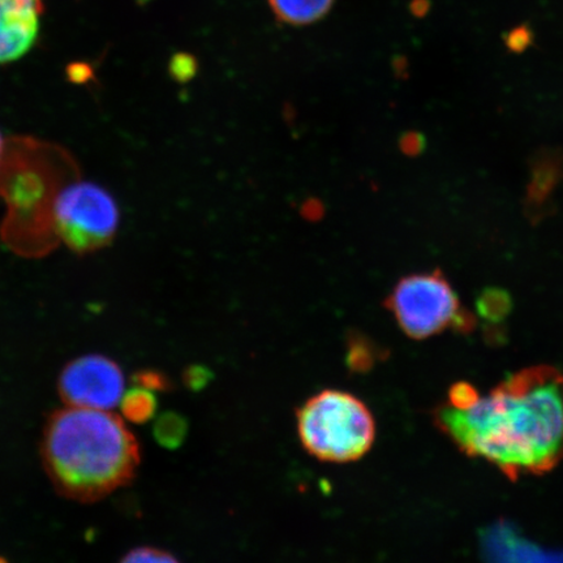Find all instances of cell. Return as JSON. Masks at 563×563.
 <instances>
[{"label": "cell", "instance_id": "1", "mask_svg": "<svg viewBox=\"0 0 563 563\" xmlns=\"http://www.w3.org/2000/svg\"><path fill=\"white\" fill-rule=\"evenodd\" d=\"M434 421L462 452L511 481L543 475L563 460V373L548 365L519 371L473 404L441 405Z\"/></svg>", "mask_w": 563, "mask_h": 563}, {"label": "cell", "instance_id": "2", "mask_svg": "<svg viewBox=\"0 0 563 563\" xmlns=\"http://www.w3.org/2000/svg\"><path fill=\"white\" fill-rule=\"evenodd\" d=\"M41 454L55 490L81 504L132 483L141 462L139 441L118 415L79 407L48 418Z\"/></svg>", "mask_w": 563, "mask_h": 563}, {"label": "cell", "instance_id": "3", "mask_svg": "<svg viewBox=\"0 0 563 563\" xmlns=\"http://www.w3.org/2000/svg\"><path fill=\"white\" fill-rule=\"evenodd\" d=\"M302 449L323 463L362 460L376 441V421L367 405L347 391L327 389L297 411Z\"/></svg>", "mask_w": 563, "mask_h": 563}, {"label": "cell", "instance_id": "4", "mask_svg": "<svg viewBox=\"0 0 563 563\" xmlns=\"http://www.w3.org/2000/svg\"><path fill=\"white\" fill-rule=\"evenodd\" d=\"M398 327L411 340H428L448 329L470 332L474 317L464 311L460 298L441 271L410 274L394 286L385 300Z\"/></svg>", "mask_w": 563, "mask_h": 563}, {"label": "cell", "instance_id": "5", "mask_svg": "<svg viewBox=\"0 0 563 563\" xmlns=\"http://www.w3.org/2000/svg\"><path fill=\"white\" fill-rule=\"evenodd\" d=\"M54 218L63 242L82 255L109 245L121 220L114 197L90 181L63 189L54 203Z\"/></svg>", "mask_w": 563, "mask_h": 563}, {"label": "cell", "instance_id": "6", "mask_svg": "<svg viewBox=\"0 0 563 563\" xmlns=\"http://www.w3.org/2000/svg\"><path fill=\"white\" fill-rule=\"evenodd\" d=\"M58 390L69 407L109 411L121 404L124 375L119 364L102 355L75 358L62 371Z\"/></svg>", "mask_w": 563, "mask_h": 563}, {"label": "cell", "instance_id": "7", "mask_svg": "<svg viewBox=\"0 0 563 563\" xmlns=\"http://www.w3.org/2000/svg\"><path fill=\"white\" fill-rule=\"evenodd\" d=\"M44 0H0V65L23 58L38 37Z\"/></svg>", "mask_w": 563, "mask_h": 563}, {"label": "cell", "instance_id": "8", "mask_svg": "<svg viewBox=\"0 0 563 563\" xmlns=\"http://www.w3.org/2000/svg\"><path fill=\"white\" fill-rule=\"evenodd\" d=\"M563 181V152L544 147L531 159L530 181L525 200L526 216L537 223L552 209V199Z\"/></svg>", "mask_w": 563, "mask_h": 563}, {"label": "cell", "instance_id": "9", "mask_svg": "<svg viewBox=\"0 0 563 563\" xmlns=\"http://www.w3.org/2000/svg\"><path fill=\"white\" fill-rule=\"evenodd\" d=\"M269 4L278 20L301 26L325 16L332 10L334 0H269Z\"/></svg>", "mask_w": 563, "mask_h": 563}, {"label": "cell", "instance_id": "10", "mask_svg": "<svg viewBox=\"0 0 563 563\" xmlns=\"http://www.w3.org/2000/svg\"><path fill=\"white\" fill-rule=\"evenodd\" d=\"M487 551L492 555H496L498 560H543L544 552L540 549L528 544L527 541L519 539L514 534L510 528L498 526L493 528L485 541Z\"/></svg>", "mask_w": 563, "mask_h": 563}, {"label": "cell", "instance_id": "11", "mask_svg": "<svg viewBox=\"0 0 563 563\" xmlns=\"http://www.w3.org/2000/svg\"><path fill=\"white\" fill-rule=\"evenodd\" d=\"M383 356V352L369 338L361 333H352L347 336L344 363L352 373L363 375V373L369 372L382 361Z\"/></svg>", "mask_w": 563, "mask_h": 563}, {"label": "cell", "instance_id": "12", "mask_svg": "<svg viewBox=\"0 0 563 563\" xmlns=\"http://www.w3.org/2000/svg\"><path fill=\"white\" fill-rule=\"evenodd\" d=\"M123 417L133 424H145L156 417L158 400L154 391L135 386L123 394L121 399Z\"/></svg>", "mask_w": 563, "mask_h": 563}, {"label": "cell", "instance_id": "13", "mask_svg": "<svg viewBox=\"0 0 563 563\" xmlns=\"http://www.w3.org/2000/svg\"><path fill=\"white\" fill-rule=\"evenodd\" d=\"M188 431V420L178 412L168 411L159 415L154 422L153 438L159 446L176 450L186 441Z\"/></svg>", "mask_w": 563, "mask_h": 563}, {"label": "cell", "instance_id": "14", "mask_svg": "<svg viewBox=\"0 0 563 563\" xmlns=\"http://www.w3.org/2000/svg\"><path fill=\"white\" fill-rule=\"evenodd\" d=\"M131 379L133 385L152 391L167 393L174 389L173 379L158 369H140L133 373Z\"/></svg>", "mask_w": 563, "mask_h": 563}, {"label": "cell", "instance_id": "15", "mask_svg": "<svg viewBox=\"0 0 563 563\" xmlns=\"http://www.w3.org/2000/svg\"><path fill=\"white\" fill-rule=\"evenodd\" d=\"M178 559L165 549L156 547H139L124 554V563H172Z\"/></svg>", "mask_w": 563, "mask_h": 563}, {"label": "cell", "instance_id": "16", "mask_svg": "<svg viewBox=\"0 0 563 563\" xmlns=\"http://www.w3.org/2000/svg\"><path fill=\"white\" fill-rule=\"evenodd\" d=\"M509 306V295L505 291L496 290V288L484 291L481 300H478V308L487 316H501V313L508 311Z\"/></svg>", "mask_w": 563, "mask_h": 563}, {"label": "cell", "instance_id": "17", "mask_svg": "<svg viewBox=\"0 0 563 563\" xmlns=\"http://www.w3.org/2000/svg\"><path fill=\"white\" fill-rule=\"evenodd\" d=\"M211 378H213V373L210 372L206 365H189L183 372V384L187 387V389L191 391H201L202 389H206V387L211 382Z\"/></svg>", "mask_w": 563, "mask_h": 563}, {"label": "cell", "instance_id": "18", "mask_svg": "<svg viewBox=\"0 0 563 563\" xmlns=\"http://www.w3.org/2000/svg\"><path fill=\"white\" fill-rule=\"evenodd\" d=\"M172 73L176 80H188L196 73V63L188 55H176L172 62Z\"/></svg>", "mask_w": 563, "mask_h": 563}, {"label": "cell", "instance_id": "19", "mask_svg": "<svg viewBox=\"0 0 563 563\" xmlns=\"http://www.w3.org/2000/svg\"><path fill=\"white\" fill-rule=\"evenodd\" d=\"M426 147V139L418 132H408L400 139V150L407 156H418Z\"/></svg>", "mask_w": 563, "mask_h": 563}, {"label": "cell", "instance_id": "20", "mask_svg": "<svg viewBox=\"0 0 563 563\" xmlns=\"http://www.w3.org/2000/svg\"><path fill=\"white\" fill-rule=\"evenodd\" d=\"M531 35L525 30L514 31L508 38V46L514 53H522L530 45Z\"/></svg>", "mask_w": 563, "mask_h": 563}, {"label": "cell", "instance_id": "21", "mask_svg": "<svg viewBox=\"0 0 563 563\" xmlns=\"http://www.w3.org/2000/svg\"><path fill=\"white\" fill-rule=\"evenodd\" d=\"M3 150V139L2 135H0V153H2Z\"/></svg>", "mask_w": 563, "mask_h": 563}]
</instances>
